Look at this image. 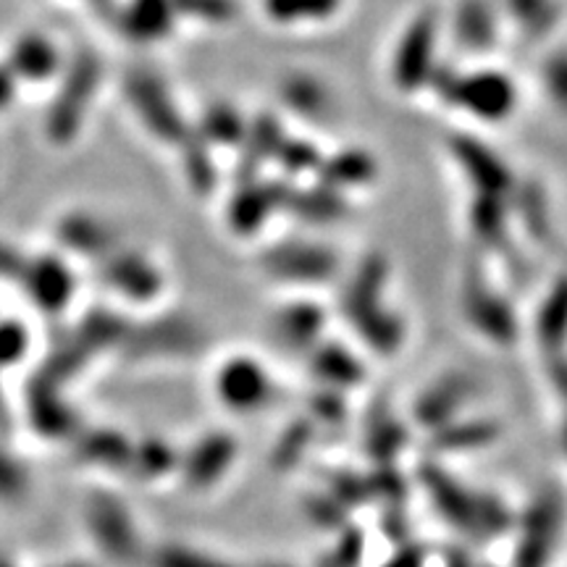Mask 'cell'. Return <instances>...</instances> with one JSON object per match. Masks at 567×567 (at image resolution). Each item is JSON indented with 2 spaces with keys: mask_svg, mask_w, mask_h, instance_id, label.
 I'll use <instances>...</instances> for the list:
<instances>
[{
  "mask_svg": "<svg viewBox=\"0 0 567 567\" xmlns=\"http://www.w3.org/2000/svg\"><path fill=\"white\" fill-rule=\"evenodd\" d=\"M264 268L287 284H326L339 271V255L321 243L292 239L266 252Z\"/></svg>",
  "mask_w": 567,
  "mask_h": 567,
  "instance_id": "9c48e42d",
  "label": "cell"
},
{
  "mask_svg": "<svg viewBox=\"0 0 567 567\" xmlns=\"http://www.w3.org/2000/svg\"><path fill=\"white\" fill-rule=\"evenodd\" d=\"M565 530V496L557 486H544L528 502L517 523V542L509 567H549Z\"/></svg>",
  "mask_w": 567,
  "mask_h": 567,
  "instance_id": "277c9868",
  "label": "cell"
},
{
  "mask_svg": "<svg viewBox=\"0 0 567 567\" xmlns=\"http://www.w3.org/2000/svg\"><path fill=\"white\" fill-rule=\"evenodd\" d=\"M347 0H260V13L268 24L284 30H305V27L329 24L342 13Z\"/></svg>",
  "mask_w": 567,
  "mask_h": 567,
  "instance_id": "d6986e66",
  "label": "cell"
},
{
  "mask_svg": "<svg viewBox=\"0 0 567 567\" xmlns=\"http://www.w3.org/2000/svg\"><path fill=\"white\" fill-rule=\"evenodd\" d=\"M544 90L549 92L551 103L567 113V53H555L544 63Z\"/></svg>",
  "mask_w": 567,
  "mask_h": 567,
  "instance_id": "f35d334b",
  "label": "cell"
},
{
  "mask_svg": "<svg viewBox=\"0 0 567 567\" xmlns=\"http://www.w3.org/2000/svg\"><path fill=\"white\" fill-rule=\"evenodd\" d=\"M30 347V331L19 321H0V368L19 363Z\"/></svg>",
  "mask_w": 567,
  "mask_h": 567,
  "instance_id": "74e56055",
  "label": "cell"
},
{
  "mask_svg": "<svg viewBox=\"0 0 567 567\" xmlns=\"http://www.w3.org/2000/svg\"><path fill=\"white\" fill-rule=\"evenodd\" d=\"M176 463L174 450L163 442H145L134 450L132 467L140 478H158Z\"/></svg>",
  "mask_w": 567,
  "mask_h": 567,
  "instance_id": "8d00e7d4",
  "label": "cell"
},
{
  "mask_svg": "<svg viewBox=\"0 0 567 567\" xmlns=\"http://www.w3.org/2000/svg\"><path fill=\"white\" fill-rule=\"evenodd\" d=\"M360 557H363V534H358V530H347L342 542H339V549L331 563L337 567H354L360 563Z\"/></svg>",
  "mask_w": 567,
  "mask_h": 567,
  "instance_id": "b9f144b4",
  "label": "cell"
},
{
  "mask_svg": "<svg viewBox=\"0 0 567 567\" xmlns=\"http://www.w3.org/2000/svg\"><path fill=\"white\" fill-rule=\"evenodd\" d=\"M389 281V266L381 255H371L352 279L347 281L342 295V310L344 318L354 329L360 331L365 344H371L375 352L392 354L405 342V321L400 313L384 305V289Z\"/></svg>",
  "mask_w": 567,
  "mask_h": 567,
  "instance_id": "7a4b0ae2",
  "label": "cell"
},
{
  "mask_svg": "<svg viewBox=\"0 0 567 567\" xmlns=\"http://www.w3.org/2000/svg\"><path fill=\"white\" fill-rule=\"evenodd\" d=\"M563 450H565V455H567V415H565V421H563Z\"/></svg>",
  "mask_w": 567,
  "mask_h": 567,
  "instance_id": "f5cc1de1",
  "label": "cell"
},
{
  "mask_svg": "<svg viewBox=\"0 0 567 567\" xmlns=\"http://www.w3.org/2000/svg\"><path fill=\"white\" fill-rule=\"evenodd\" d=\"M547 371H549V384H551V389H555L559 400L567 402V354H565V352L549 354Z\"/></svg>",
  "mask_w": 567,
  "mask_h": 567,
  "instance_id": "ee69618b",
  "label": "cell"
},
{
  "mask_svg": "<svg viewBox=\"0 0 567 567\" xmlns=\"http://www.w3.org/2000/svg\"><path fill=\"white\" fill-rule=\"evenodd\" d=\"M313 371L334 386H352L363 381V365L339 344H326L313 354Z\"/></svg>",
  "mask_w": 567,
  "mask_h": 567,
  "instance_id": "836d02e7",
  "label": "cell"
},
{
  "mask_svg": "<svg viewBox=\"0 0 567 567\" xmlns=\"http://www.w3.org/2000/svg\"><path fill=\"white\" fill-rule=\"evenodd\" d=\"M478 392V384L467 373H446L431 384L415 402V421L425 429H444Z\"/></svg>",
  "mask_w": 567,
  "mask_h": 567,
  "instance_id": "9a60e30c",
  "label": "cell"
},
{
  "mask_svg": "<svg viewBox=\"0 0 567 567\" xmlns=\"http://www.w3.org/2000/svg\"><path fill=\"white\" fill-rule=\"evenodd\" d=\"M124 95L132 103L134 116L155 140L179 142V145L187 140L189 130L184 124L182 111L176 109L172 90L166 87L161 76L151 74V71H134L124 82Z\"/></svg>",
  "mask_w": 567,
  "mask_h": 567,
  "instance_id": "52a82bcc",
  "label": "cell"
},
{
  "mask_svg": "<svg viewBox=\"0 0 567 567\" xmlns=\"http://www.w3.org/2000/svg\"><path fill=\"white\" fill-rule=\"evenodd\" d=\"M0 425H9V415H6V408H3V396H0Z\"/></svg>",
  "mask_w": 567,
  "mask_h": 567,
  "instance_id": "816d5d0a",
  "label": "cell"
},
{
  "mask_svg": "<svg viewBox=\"0 0 567 567\" xmlns=\"http://www.w3.org/2000/svg\"><path fill=\"white\" fill-rule=\"evenodd\" d=\"M176 17V0H130L124 11V32L140 42H155L172 32Z\"/></svg>",
  "mask_w": 567,
  "mask_h": 567,
  "instance_id": "7402d4cb",
  "label": "cell"
},
{
  "mask_svg": "<svg viewBox=\"0 0 567 567\" xmlns=\"http://www.w3.org/2000/svg\"><path fill=\"white\" fill-rule=\"evenodd\" d=\"M384 567H425L423 549H417V547H402L392 559H389V563H386Z\"/></svg>",
  "mask_w": 567,
  "mask_h": 567,
  "instance_id": "c3c4849f",
  "label": "cell"
},
{
  "mask_svg": "<svg viewBox=\"0 0 567 567\" xmlns=\"http://www.w3.org/2000/svg\"><path fill=\"white\" fill-rule=\"evenodd\" d=\"M55 389H59V384L38 375L30 386V413L42 434L66 436L76 429V415L66 408V402L59 400Z\"/></svg>",
  "mask_w": 567,
  "mask_h": 567,
  "instance_id": "603a6c76",
  "label": "cell"
},
{
  "mask_svg": "<svg viewBox=\"0 0 567 567\" xmlns=\"http://www.w3.org/2000/svg\"><path fill=\"white\" fill-rule=\"evenodd\" d=\"M375 174H379V168H375V161L371 153L347 151L331 161L323 158L321 184L323 187H329L331 193L344 195L347 189L371 184L375 179Z\"/></svg>",
  "mask_w": 567,
  "mask_h": 567,
  "instance_id": "d4e9b609",
  "label": "cell"
},
{
  "mask_svg": "<svg viewBox=\"0 0 567 567\" xmlns=\"http://www.w3.org/2000/svg\"><path fill=\"white\" fill-rule=\"evenodd\" d=\"M281 97L302 118H321L323 113L331 111L329 87L313 76H289V82H284L281 87Z\"/></svg>",
  "mask_w": 567,
  "mask_h": 567,
  "instance_id": "f546056e",
  "label": "cell"
},
{
  "mask_svg": "<svg viewBox=\"0 0 567 567\" xmlns=\"http://www.w3.org/2000/svg\"><path fill=\"white\" fill-rule=\"evenodd\" d=\"M21 84L17 82V76L11 74V69L6 66V61L0 59V116L6 111H11V105L17 103Z\"/></svg>",
  "mask_w": 567,
  "mask_h": 567,
  "instance_id": "f6af8a7d",
  "label": "cell"
},
{
  "mask_svg": "<svg viewBox=\"0 0 567 567\" xmlns=\"http://www.w3.org/2000/svg\"><path fill=\"white\" fill-rule=\"evenodd\" d=\"M6 66L17 76L21 87H42L63 76L69 66V59L63 55V48L55 42L51 34L27 30L11 40L9 51L3 55Z\"/></svg>",
  "mask_w": 567,
  "mask_h": 567,
  "instance_id": "ba28073f",
  "label": "cell"
},
{
  "mask_svg": "<svg viewBox=\"0 0 567 567\" xmlns=\"http://www.w3.org/2000/svg\"><path fill=\"white\" fill-rule=\"evenodd\" d=\"M507 9L523 30L544 32L555 21L557 3L555 0H507Z\"/></svg>",
  "mask_w": 567,
  "mask_h": 567,
  "instance_id": "d590c367",
  "label": "cell"
},
{
  "mask_svg": "<svg viewBox=\"0 0 567 567\" xmlns=\"http://www.w3.org/2000/svg\"><path fill=\"white\" fill-rule=\"evenodd\" d=\"M444 565L446 567H478V563L473 559L471 551H465V549H450V551H446Z\"/></svg>",
  "mask_w": 567,
  "mask_h": 567,
  "instance_id": "f907efd6",
  "label": "cell"
},
{
  "mask_svg": "<svg viewBox=\"0 0 567 567\" xmlns=\"http://www.w3.org/2000/svg\"><path fill=\"white\" fill-rule=\"evenodd\" d=\"M218 394L234 410H258L271 400L274 386L255 360L231 358L218 371Z\"/></svg>",
  "mask_w": 567,
  "mask_h": 567,
  "instance_id": "ac0fdd59",
  "label": "cell"
},
{
  "mask_svg": "<svg viewBox=\"0 0 567 567\" xmlns=\"http://www.w3.org/2000/svg\"><path fill=\"white\" fill-rule=\"evenodd\" d=\"M97 84H101V61L95 55L80 53L76 59H69L53 97V109L48 113V134L53 142L66 145L80 134L97 95Z\"/></svg>",
  "mask_w": 567,
  "mask_h": 567,
  "instance_id": "5b68a950",
  "label": "cell"
},
{
  "mask_svg": "<svg viewBox=\"0 0 567 567\" xmlns=\"http://www.w3.org/2000/svg\"><path fill=\"white\" fill-rule=\"evenodd\" d=\"M502 436V423L494 417H471L452 421L436 431L434 446L442 452H473L492 446Z\"/></svg>",
  "mask_w": 567,
  "mask_h": 567,
  "instance_id": "484cf974",
  "label": "cell"
},
{
  "mask_svg": "<svg viewBox=\"0 0 567 567\" xmlns=\"http://www.w3.org/2000/svg\"><path fill=\"white\" fill-rule=\"evenodd\" d=\"M237 455V442L231 436L213 434L205 436L200 444L189 452L187 463H184V478L193 488H205L213 481H218L229 471L231 460Z\"/></svg>",
  "mask_w": 567,
  "mask_h": 567,
  "instance_id": "44dd1931",
  "label": "cell"
},
{
  "mask_svg": "<svg viewBox=\"0 0 567 567\" xmlns=\"http://www.w3.org/2000/svg\"><path fill=\"white\" fill-rule=\"evenodd\" d=\"M421 484L429 499L434 502L436 513L450 526H455L460 534L484 542V538L507 534L515 526L513 509L499 496L467 488L463 481L446 473L444 467L425 463L421 467Z\"/></svg>",
  "mask_w": 567,
  "mask_h": 567,
  "instance_id": "6da1fadb",
  "label": "cell"
},
{
  "mask_svg": "<svg viewBox=\"0 0 567 567\" xmlns=\"http://www.w3.org/2000/svg\"><path fill=\"white\" fill-rule=\"evenodd\" d=\"M494 32L496 21L486 0H465V3H460L455 13V34L463 40L460 45L471 48V51H486V48H492Z\"/></svg>",
  "mask_w": 567,
  "mask_h": 567,
  "instance_id": "f1b7e54d",
  "label": "cell"
},
{
  "mask_svg": "<svg viewBox=\"0 0 567 567\" xmlns=\"http://www.w3.org/2000/svg\"><path fill=\"white\" fill-rule=\"evenodd\" d=\"M103 281L132 300L147 302L161 292L163 276L147 255L118 247L103 260Z\"/></svg>",
  "mask_w": 567,
  "mask_h": 567,
  "instance_id": "e0dca14e",
  "label": "cell"
},
{
  "mask_svg": "<svg viewBox=\"0 0 567 567\" xmlns=\"http://www.w3.org/2000/svg\"><path fill=\"white\" fill-rule=\"evenodd\" d=\"M153 567H234L229 563H221V559L200 555V551L182 549V547H163L155 551Z\"/></svg>",
  "mask_w": 567,
  "mask_h": 567,
  "instance_id": "ab89813d",
  "label": "cell"
},
{
  "mask_svg": "<svg viewBox=\"0 0 567 567\" xmlns=\"http://www.w3.org/2000/svg\"><path fill=\"white\" fill-rule=\"evenodd\" d=\"M197 130H200V137L210 142V145H234V151H243L247 132H250L245 118L229 109V105H213Z\"/></svg>",
  "mask_w": 567,
  "mask_h": 567,
  "instance_id": "d6a6232c",
  "label": "cell"
},
{
  "mask_svg": "<svg viewBox=\"0 0 567 567\" xmlns=\"http://www.w3.org/2000/svg\"><path fill=\"white\" fill-rule=\"evenodd\" d=\"M116 231L118 229L109 218L92 210H69L55 224V239H59L61 250L87 255L95 260H105L122 247Z\"/></svg>",
  "mask_w": 567,
  "mask_h": 567,
  "instance_id": "7c38bea8",
  "label": "cell"
},
{
  "mask_svg": "<svg viewBox=\"0 0 567 567\" xmlns=\"http://www.w3.org/2000/svg\"><path fill=\"white\" fill-rule=\"evenodd\" d=\"M27 488V476L9 452L0 450V499H19Z\"/></svg>",
  "mask_w": 567,
  "mask_h": 567,
  "instance_id": "60d3db41",
  "label": "cell"
},
{
  "mask_svg": "<svg viewBox=\"0 0 567 567\" xmlns=\"http://www.w3.org/2000/svg\"><path fill=\"white\" fill-rule=\"evenodd\" d=\"M463 310L476 329L496 344H513L517 339V318L507 297H502L478 271L465 276Z\"/></svg>",
  "mask_w": 567,
  "mask_h": 567,
  "instance_id": "30bf717a",
  "label": "cell"
},
{
  "mask_svg": "<svg viewBox=\"0 0 567 567\" xmlns=\"http://www.w3.org/2000/svg\"><path fill=\"white\" fill-rule=\"evenodd\" d=\"M326 323L323 310L313 302H292L276 313L274 334L276 342L287 350L300 352L318 342Z\"/></svg>",
  "mask_w": 567,
  "mask_h": 567,
  "instance_id": "ffe728a7",
  "label": "cell"
},
{
  "mask_svg": "<svg viewBox=\"0 0 567 567\" xmlns=\"http://www.w3.org/2000/svg\"><path fill=\"white\" fill-rule=\"evenodd\" d=\"M365 439L368 452H371L379 463H392L396 452H400L408 442V431L386 408H379L375 413H371Z\"/></svg>",
  "mask_w": 567,
  "mask_h": 567,
  "instance_id": "4dcf8cb0",
  "label": "cell"
},
{
  "mask_svg": "<svg viewBox=\"0 0 567 567\" xmlns=\"http://www.w3.org/2000/svg\"><path fill=\"white\" fill-rule=\"evenodd\" d=\"M19 284H24L30 300L40 310H48V313H59L71 302V295H74V274H71L63 255L55 252H42L34 255V258H27Z\"/></svg>",
  "mask_w": 567,
  "mask_h": 567,
  "instance_id": "4fadbf2b",
  "label": "cell"
},
{
  "mask_svg": "<svg viewBox=\"0 0 567 567\" xmlns=\"http://www.w3.org/2000/svg\"><path fill=\"white\" fill-rule=\"evenodd\" d=\"M313 413L326 423H339L344 417V405L334 394H321L313 402Z\"/></svg>",
  "mask_w": 567,
  "mask_h": 567,
  "instance_id": "bcb514c9",
  "label": "cell"
},
{
  "mask_svg": "<svg viewBox=\"0 0 567 567\" xmlns=\"http://www.w3.org/2000/svg\"><path fill=\"white\" fill-rule=\"evenodd\" d=\"M0 567H11V565H3V563H0Z\"/></svg>",
  "mask_w": 567,
  "mask_h": 567,
  "instance_id": "11a10c76",
  "label": "cell"
},
{
  "mask_svg": "<svg viewBox=\"0 0 567 567\" xmlns=\"http://www.w3.org/2000/svg\"><path fill=\"white\" fill-rule=\"evenodd\" d=\"M310 439H313V423L310 421H295L292 425H289L287 431H284L279 444H276L274 450V465L276 467H292L297 460L302 457V452L308 450Z\"/></svg>",
  "mask_w": 567,
  "mask_h": 567,
  "instance_id": "e575fe53",
  "label": "cell"
},
{
  "mask_svg": "<svg viewBox=\"0 0 567 567\" xmlns=\"http://www.w3.org/2000/svg\"><path fill=\"white\" fill-rule=\"evenodd\" d=\"M71 567H82V565H71ZM84 567H87V565H84Z\"/></svg>",
  "mask_w": 567,
  "mask_h": 567,
  "instance_id": "9f6ffc18",
  "label": "cell"
},
{
  "mask_svg": "<svg viewBox=\"0 0 567 567\" xmlns=\"http://www.w3.org/2000/svg\"><path fill=\"white\" fill-rule=\"evenodd\" d=\"M323 567H337V565H334V563H326Z\"/></svg>",
  "mask_w": 567,
  "mask_h": 567,
  "instance_id": "db71d44e",
  "label": "cell"
},
{
  "mask_svg": "<svg viewBox=\"0 0 567 567\" xmlns=\"http://www.w3.org/2000/svg\"><path fill=\"white\" fill-rule=\"evenodd\" d=\"M434 84L452 109L481 122H502L517 105L515 82L494 69L439 71Z\"/></svg>",
  "mask_w": 567,
  "mask_h": 567,
  "instance_id": "3957f363",
  "label": "cell"
},
{
  "mask_svg": "<svg viewBox=\"0 0 567 567\" xmlns=\"http://www.w3.org/2000/svg\"><path fill=\"white\" fill-rule=\"evenodd\" d=\"M507 200L499 195H476L471 203V229L488 247L507 245Z\"/></svg>",
  "mask_w": 567,
  "mask_h": 567,
  "instance_id": "83f0119b",
  "label": "cell"
},
{
  "mask_svg": "<svg viewBox=\"0 0 567 567\" xmlns=\"http://www.w3.org/2000/svg\"><path fill=\"white\" fill-rule=\"evenodd\" d=\"M310 509H313V517L318 523H323V526H337V523L342 520V513H344V507L339 505L334 496H329V499L313 502Z\"/></svg>",
  "mask_w": 567,
  "mask_h": 567,
  "instance_id": "7dc6e473",
  "label": "cell"
},
{
  "mask_svg": "<svg viewBox=\"0 0 567 567\" xmlns=\"http://www.w3.org/2000/svg\"><path fill=\"white\" fill-rule=\"evenodd\" d=\"M80 457L87 463L105 467H126L132 465L134 450L122 434L116 431H92L80 442Z\"/></svg>",
  "mask_w": 567,
  "mask_h": 567,
  "instance_id": "1f68e13d",
  "label": "cell"
},
{
  "mask_svg": "<svg viewBox=\"0 0 567 567\" xmlns=\"http://www.w3.org/2000/svg\"><path fill=\"white\" fill-rule=\"evenodd\" d=\"M87 520L92 536L97 538L103 551H109L113 559L126 563L140 555V536L134 528L130 513L116 496L95 494L87 505Z\"/></svg>",
  "mask_w": 567,
  "mask_h": 567,
  "instance_id": "8fae6325",
  "label": "cell"
},
{
  "mask_svg": "<svg viewBox=\"0 0 567 567\" xmlns=\"http://www.w3.org/2000/svg\"><path fill=\"white\" fill-rule=\"evenodd\" d=\"M384 526H386V534L392 536V538H405V534H408V520H405V515L400 513V505H396V507L392 509V513H386Z\"/></svg>",
  "mask_w": 567,
  "mask_h": 567,
  "instance_id": "681fc988",
  "label": "cell"
},
{
  "mask_svg": "<svg viewBox=\"0 0 567 567\" xmlns=\"http://www.w3.org/2000/svg\"><path fill=\"white\" fill-rule=\"evenodd\" d=\"M203 342L200 329L187 318H163L126 334V352L132 358H153V354H187Z\"/></svg>",
  "mask_w": 567,
  "mask_h": 567,
  "instance_id": "2e32d148",
  "label": "cell"
},
{
  "mask_svg": "<svg viewBox=\"0 0 567 567\" xmlns=\"http://www.w3.org/2000/svg\"><path fill=\"white\" fill-rule=\"evenodd\" d=\"M245 187L237 189V197L229 203V226L237 234H255L271 218L276 195L264 184L245 179Z\"/></svg>",
  "mask_w": 567,
  "mask_h": 567,
  "instance_id": "4316f807",
  "label": "cell"
},
{
  "mask_svg": "<svg viewBox=\"0 0 567 567\" xmlns=\"http://www.w3.org/2000/svg\"><path fill=\"white\" fill-rule=\"evenodd\" d=\"M27 258L19 250H13L11 245L0 243V279H21V271H24Z\"/></svg>",
  "mask_w": 567,
  "mask_h": 567,
  "instance_id": "7bdbcfd3",
  "label": "cell"
},
{
  "mask_svg": "<svg viewBox=\"0 0 567 567\" xmlns=\"http://www.w3.org/2000/svg\"><path fill=\"white\" fill-rule=\"evenodd\" d=\"M452 155L463 168L467 182L473 184L476 195H499L509 197L515 189V179L509 174L507 163L499 158L494 151H488L486 145H481L473 137H455L452 140Z\"/></svg>",
  "mask_w": 567,
  "mask_h": 567,
  "instance_id": "5bb4252c",
  "label": "cell"
},
{
  "mask_svg": "<svg viewBox=\"0 0 567 567\" xmlns=\"http://www.w3.org/2000/svg\"><path fill=\"white\" fill-rule=\"evenodd\" d=\"M439 17L434 11H423L410 21L394 42L389 74L396 90L415 92L436 82L439 66Z\"/></svg>",
  "mask_w": 567,
  "mask_h": 567,
  "instance_id": "8992f818",
  "label": "cell"
},
{
  "mask_svg": "<svg viewBox=\"0 0 567 567\" xmlns=\"http://www.w3.org/2000/svg\"><path fill=\"white\" fill-rule=\"evenodd\" d=\"M536 339L547 354L565 352L567 344V276H563L536 313Z\"/></svg>",
  "mask_w": 567,
  "mask_h": 567,
  "instance_id": "cb8c5ba5",
  "label": "cell"
}]
</instances>
